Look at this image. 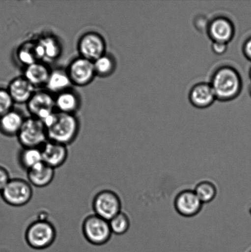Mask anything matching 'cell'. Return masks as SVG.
<instances>
[{"mask_svg":"<svg viewBox=\"0 0 251 252\" xmlns=\"http://www.w3.org/2000/svg\"><path fill=\"white\" fill-rule=\"evenodd\" d=\"M243 51H244L245 56L251 60V38L245 42L244 46H243Z\"/></svg>","mask_w":251,"mask_h":252,"instance_id":"cell-30","label":"cell"},{"mask_svg":"<svg viewBox=\"0 0 251 252\" xmlns=\"http://www.w3.org/2000/svg\"><path fill=\"white\" fill-rule=\"evenodd\" d=\"M27 104L33 117L41 121L55 112V98L48 91H36Z\"/></svg>","mask_w":251,"mask_h":252,"instance_id":"cell-10","label":"cell"},{"mask_svg":"<svg viewBox=\"0 0 251 252\" xmlns=\"http://www.w3.org/2000/svg\"><path fill=\"white\" fill-rule=\"evenodd\" d=\"M35 51L38 62L40 60L53 61L60 54V44L53 37H45L34 43Z\"/></svg>","mask_w":251,"mask_h":252,"instance_id":"cell-17","label":"cell"},{"mask_svg":"<svg viewBox=\"0 0 251 252\" xmlns=\"http://www.w3.org/2000/svg\"><path fill=\"white\" fill-rule=\"evenodd\" d=\"M17 137L22 148H40L48 140L45 126L34 117L25 120Z\"/></svg>","mask_w":251,"mask_h":252,"instance_id":"cell-4","label":"cell"},{"mask_svg":"<svg viewBox=\"0 0 251 252\" xmlns=\"http://www.w3.org/2000/svg\"><path fill=\"white\" fill-rule=\"evenodd\" d=\"M83 233L88 243L95 246L107 244L112 238L109 221L93 214L86 217L83 223Z\"/></svg>","mask_w":251,"mask_h":252,"instance_id":"cell-5","label":"cell"},{"mask_svg":"<svg viewBox=\"0 0 251 252\" xmlns=\"http://www.w3.org/2000/svg\"><path fill=\"white\" fill-rule=\"evenodd\" d=\"M17 57L19 63L26 67L38 62L34 43L28 42L23 44L17 51Z\"/></svg>","mask_w":251,"mask_h":252,"instance_id":"cell-24","label":"cell"},{"mask_svg":"<svg viewBox=\"0 0 251 252\" xmlns=\"http://www.w3.org/2000/svg\"><path fill=\"white\" fill-rule=\"evenodd\" d=\"M92 205L94 214L107 221H110L121 212L120 197L111 190H103L96 194Z\"/></svg>","mask_w":251,"mask_h":252,"instance_id":"cell-7","label":"cell"},{"mask_svg":"<svg viewBox=\"0 0 251 252\" xmlns=\"http://www.w3.org/2000/svg\"><path fill=\"white\" fill-rule=\"evenodd\" d=\"M2 198L7 204L21 207L28 204L33 197L31 185L21 179H11L1 192Z\"/></svg>","mask_w":251,"mask_h":252,"instance_id":"cell-6","label":"cell"},{"mask_svg":"<svg viewBox=\"0 0 251 252\" xmlns=\"http://www.w3.org/2000/svg\"><path fill=\"white\" fill-rule=\"evenodd\" d=\"M66 71L71 83L78 86L89 85L96 75L93 62L82 57L74 59Z\"/></svg>","mask_w":251,"mask_h":252,"instance_id":"cell-9","label":"cell"},{"mask_svg":"<svg viewBox=\"0 0 251 252\" xmlns=\"http://www.w3.org/2000/svg\"><path fill=\"white\" fill-rule=\"evenodd\" d=\"M78 50L81 57L94 62L106 54L104 38L95 32L83 34L79 41Z\"/></svg>","mask_w":251,"mask_h":252,"instance_id":"cell-8","label":"cell"},{"mask_svg":"<svg viewBox=\"0 0 251 252\" xmlns=\"http://www.w3.org/2000/svg\"><path fill=\"white\" fill-rule=\"evenodd\" d=\"M227 43H221V42H213L212 44H211V49L216 55H223L227 50Z\"/></svg>","mask_w":251,"mask_h":252,"instance_id":"cell-29","label":"cell"},{"mask_svg":"<svg viewBox=\"0 0 251 252\" xmlns=\"http://www.w3.org/2000/svg\"></svg>","mask_w":251,"mask_h":252,"instance_id":"cell-32","label":"cell"},{"mask_svg":"<svg viewBox=\"0 0 251 252\" xmlns=\"http://www.w3.org/2000/svg\"><path fill=\"white\" fill-rule=\"evenodd\" d=\"M45 126L48 140L67 146L75 140L80 123L75 115L54 112L42 121Z\"/></svg>","mask_w":251,"mask_h":252,"instance_id":"cell-1","label":"cell"},{"mask_svg":"<svg viewBox=\"0 0 251 252\" xmlns=\"http://www.w3.org/2000/svg\"><path fill=\"white\" fill-rule=\"evenodd\" d=\"M51 71L46 64L37 62L26 67L24 77L35 88L46 86Z\"/></svg>","mask_w":251,"mask_h":252,"instance_id":"cell-19","label":"cell"},{"mask_svg":"<svg viewBox=\"0 0 251 252\" xmlns=\"http://www.w3.org/2000/svg\"><path fill=\"white\" fill-rule=\"evenodd\" d=\"M25 120L21 113L12 109L0 118V133L7 137L17 136Z\"/></svg>","mask_w":251,"mask_h":252,"instance_id":"cell-18","label":"cell"},{"mask_svg":"<svg viewBox=\"0 0 251 252\" xmlns=\"http://www.w3.org/2000/svg\"><path fill=\"white\" fill-rule=\"evenodd\" d=\"M96 75L107 77L114 72L115 63L114 59L107 54L100 57L93 62Z\"/></svg>","mask_w":251,"mask_h":252,"instance_id":"cell-23","label":"cell"},{"mask_svg":"<svg viewBox=\"0 0 251 252\" xmlns=\"http://www.w3.org/2000/svg\"><path fill=\"white\" fill-rule=\"evenodd\" d=\"M194 191L203 204L213 201L217 194L215 185L208 181L200 182L196 185Z\"/></svg>","mask_w":251,"mask_h":252,"instance_id":"cell-25","label":"cell"},{"mask_svg":"<svg viewBox=\"0 0 251 252\" xmlns=\"http://www.w3.org/2000/svg\"><path fill=\"white\" fill-rule=\"evenodd\" d=\"M18 159L21 166L28 171L43 162L41 148H22L19 153Z\"/></svg>","mask_w":251,"mask_h":252,"instance_id":"cell-22","label":"cell"},{"mask_svg":"<svg viewBox=\"0 0 251 252\" xmlns=\"http://www.w3.org/2000/svg\"><path fill=\"white\" fill-rule=\"evenodd\" d=\"M189 98L194 107L200 109L210 107L216 100L210 83H206L194 85L189 92Z\"/></svg>","mask_w":251,"mask_h":252,"instance_id":"cell-14","label":"cell"},{"mask_svg":"<svg viewBox=\"0 0 251 252\" xmlns=\"http://www.w3.org/2000/svg\"><path fill=\"white\" fill-rule=\"evenodd\" d=\"M109 222L112 233L116 235H122V234L127 233L130 228L129 218L126 214L122 212H120Z\"/></svg>","mask_w":251,"mask_h":252,"instance_id":"cell-26","label":"cell"},{"mask_svg":"<svg viewBox=\"0 0 251 252\" xmlns=\"http://www.w3.org/2000/svg\"><path fill=\"white\" fill-rule=\"evenodd\" d=\"M35 87L24 76L14 78L9 84L8 91L14 103H27L35 93Z\"/></svg>","mask_w":251,"mask_h":252,"instance_id":"cell-15","label":"cell"},{"mask_svg":"<svg viewBox=\"0 0 251 252\" xmlns=\"http://www.w3.org/2000/svg\"><path fill=\"white\" fill-rule=\"evenodd\" d=\"M41 150L43 162L54 169L63 165L68 158L67 146L53 141H47Z\"/></svg>","mask_w":251,"mask_h":252,"instance_id":"cell-12","label":"cell"},{"mask_svg":"<svg viewBox=\"0 0 251 252\" xmlns=\"http://www.w3.org/2000/svg\"></svg>","mask_w":251,"mask_h":252,"instance_id":"cell-31","label":"cell"},{"mask_svg":"<svg viewBox=\"0 0 251 252\" xmlns=\"http://www.w3.org/2000/svg\"><path fill=\"white\" fill-rule=\"evenodd\" d=\"M235 27L229 19L220 16L213 19L209 24L208 33L213 42L228 44L235 35Z\"/></svg>","mask_w":251,"mask_h":252,"instance_id":"cell-11","label":"cell"},{"mask_svg":"<svg viewBox=\"0 0 251 252\" xmlns=\"http://www.w3.org/2000/svg\"><path fill=\"white\" fill-rule=\"evenodd\" d=\"M11 180L8 171L4 167L0 166V192L6 187Z\"/></svg>","mask_w":251,"mask_h":252,"instance_id":"cell-28","label":"cell"},{"mask_svg":"<svg viewBox=\"0 0 251 252\" xmlns=\"http://www.w3.org/2000/svg\"><path fill=\"white\" fill-rule=\"evenodd\" d=\"M56 108L58 112L74 115L80 107V98L71 90L59 93L55 98Z\"/></svg>","mask_w":251,"mask_h":252,"instance_id":"cell-21","label":"cell"},{"mask_svg":"<svg viewBox=\"0 0 251 252\" xmlns=\"http://www.w3.org/2000/svg\"><path fill=\"white\" fill-rule=\"evenodd\" d=\"M56 236V229L53 223L46 220H38L29 224L25 237L30 248L43 250L53 245Z\"/></svg>","mask_w":251,"mask_h":252,"instance_id":"cell-3","label":"cell"},{"mask_svg":"<svg viewBox=\"0 0 251 252\" xmlns=\"http://www.w3.org/2000/svg\"><path fill=\"white\" fill-rule=\"evenodd\" d=\"M210 85L216 100L228 102L239 95L242 88V78L235 68L223 65L214 72Z\"/></svg>","mask_w":251,"mask_h":252,"instance_id":"cell-2","label":"cell"},{"mask_svg":"<svg viewBox=\"0 0 251 252\" xmlns=\"http://www.w3.org/2000/svg\"><path fill=\"white\" fill-rule=\"evenodd\" d=\"M55 169L44 162L39 163L27 171L29 184L37 188L48 186L53 181Z\"/></svg>","mask_w":251,"mask_h":252,"instance_id":"cell-16","label":"cell"},{"mask_svg":"<svg viewBox=\"0 0 251 252\" xmlns=\"http://www.w3.org/2000/svg\"><path fill=\"white\" fill-rule=\"evenodd\" d=\"M14 103L7 89L0 88V118L12 110Z\"/></svg>","mask_w":251,"mask_h":252,"instance_id":"cell-27","label":"cell"},{"mask_svg":"<svg viewBox=\"0 0 251 252\" xmlns=\"http://www.w3.org/2000/svg\"><path fill=\"white\" fill-rule=\"evenodd\" d=\"M203 203L196 196L195 191L185 190L176 196L174 207L181 216L187 217L197 215L202 208Z\"/></svg>","mask_w":251,"mask_h":252,"instance_id":"cell-13","label":"cell"},{"mask_svg":"<svg viewBox=\"0 0 251 252\" xmlns=\"http://www.w3.org/2000/svg\"><path fill=\"white\" fill-rule=\"evenodd\" d=\"M71 81L67 71L56 69L51 71L46 85L48 92L59 94L69 90L71 85Z\"/></svg>","mask_w":251,"mask_h":252,"instance_id":"cell-20","label":"cell"}]
</instances>
